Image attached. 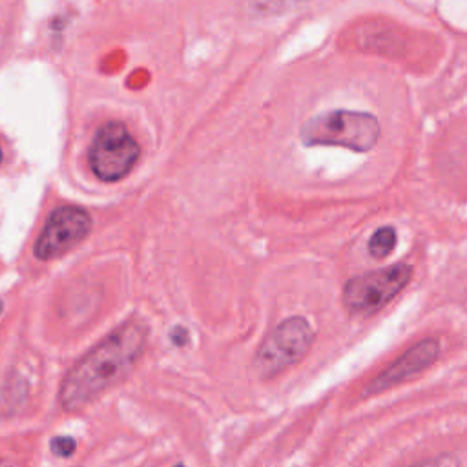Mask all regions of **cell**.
Here are the masks:
<instances>
[{
    "label": "cell",
    "mask_w": 467,
    "mask_h": 467,
    "mask_svg": "<svg viewBox=\"0 0 467 467\" xmlns=\"http://www.w3.org/2000/svg\"><path fill=\"white\" fill-rule=\"evenodd\" d=\"M146 325L128 320L89 349L64 377L59 402L64 411H80L128 378L145 352Z\"/></svg>",
    "instance_id": "cell-1"
},
{
    "label": "cell",
    "mask_w": 467,
    "mask_h": 467,
    "mask_svg": "<svg viewBox=\"0 0 467 467\" xmlns=\"http://www.w3.org/2000/svg\"><path fill=\"white\" fill-rule=\"evenodd\" d=\"M380 134V123L372 114L334 110L309 119L302 128V141L309 146H343L369 152L377 146Z\"/></svg>",
    "instance_id": "cell-2"
},
{
    "label": "cell",
    "mask_w": 467,
    "mask_h": 467,
    "mask_svg": "<svg viewBox=\"0 0 467 467\" xmlns=\"http://www.w3.org/2000/svg\"><path fill=\"white\" fill-rule=\"evenodd\" d=\"M314 343L311 323L302 318H287L272 329L254 354V370L261 380H272L302 361Z\"/></svg>",
    "instance_id": "cell-3"
},
{
    "label": "cell",
    "mask_w": 467,
    "mask_h": 467,
    "mask_svg": "<svg viewBox=\"0 0 467 467\" xmlns=\"http://www.w3.org/2000/svg\"><path fill=\"white\" fill-rule=\"evenodd\" d=\"M411 277L413 268L406 263L356 276L345 284L343 307L352 316L377 314L407 287Z\"/></svg>",
    "instance_id": "cell-4"
},
{
    "label": "cell",
    "mask_w": 467,
    "mask_h": 467,
    "mask_svg": "<svg viewBox=\"0 0 467 467\" xmlns=\"http://www.w3.org/2000/svg\"><path fill=\"white\" fill-rule=\"evenodd\" d=\"M139 155V143L130 130L119 121H110L93 137L88 150V163L98 179L116 182L132 172Z\"/></svg>",
    "instance_id": "cell-5"
},
{
    "label": "cell",
    "mask_w": 467,
    "mask_h": 467,
    "mask_svg": "<svg viewBox=\"0 0 467 467\" xmlns=\"http://www.w3.org/2000/svg\"><path fill=\"white\" fill-rule=\"evenodd\" d=\"M91 232V216L73 205L59 207L48 218L35 243V256L42 261L57 259L73 250Z\"/></svg>",
    "instance_id": "cell-6"
},
{
    "label": "cell",
    "mask_w": 467,
    "mask_h": 467,
    "mask_svg": "<svg viewBox=\"0 0 467 467\" xmlns=\"http://www.w3.org/2000/svg\"><path fill=\"white\" fill-rule=\"evenodd\" d=\"M440 356V341L436 338H425L413 347H409L398 360H395L378 377L372 378L365 389L363 397L382 395L429 369Z\"/></svg>",
    "instance_id": "cell-7"
},
{
    "label": "cell",
    "mask_w": 467,
    "mask_h": 467,
    "mask_svg": "<svg viewBox=\"0 0 467 467\" xmlns=\"http://www.w3.org/2000/svg\"><path fill=\"white\" fill-rule=\"evenodd\" d=\"M397 247V230L393 227H382L369 239V254L377 259L388 257Z\"/></svg>",
    "instance_id": "cell-8"
},
{
    "label": "cell",
    "mask_w": 467,
    "mask_h": 467,
    "mask_svg": "<svg viewBox=\"0 0 467 467\" xmlns=\"http://www.w3.org/2000/svg\"><path fill=\"white\" fill-rule=\"evenodd\" d=\"M53 454L61 456V458H68L75 453L77 449V442L71 438V436H55L50 444Z\"/></svg>",
    "instance_id": "cell-9"
},
{
    "label": "cell",
    "mask_w": 467,
    "mask_h": 467,
    "mask_svg": "<svg viewBox=\"0 0 467 467\" xmlns=\"http://www.w3.org/2000/svg\"><path fill=\"white\" fill-rule=\"evenodd\" d=\"M411 467H462V463L458 460V456H454V454H442V456L420 462L416 465H411Z\"/></svg>",
    "instance_id": "cell-10"
},
{
    "label": "cell",
    "mask_w": 467,
    "mask_h": 467,
    "mask_svg": "<svg viewBox=\"0 0 467 467\" xmlns=\"http://www.w3.org/2000/svg\"><path fill=\"white\" fill-rule=\"evenodd\" d=\"M172 341L177 343V345H186V341H189V338H186V331L184 329H175L173 336H172Z\"/></svg>",
    "instance_id": "cell-11"
},
{
    "label": "cell",
    "mask_w": 467,
    "mask_h": 467,
    "mask_svg": "<svg viewBox=\"0 0 467 467\" xmlns=\"http://www.w3.org/2000/svg\"><path fill=\"white\" fill-rule=\"evenodd\" d=\"M0 467H12L10 463H0Z\"/></svg>",
    "instance_id": "cell-12"
},
{
    "label": "cell",
    "mask_w": 467,
    "mask_h": 467,
    "mask_svg": "<svg viewBox=\"0 0 467 467\" xmlns=\"http://www.w3.org/2000/svg\"><path fill=\"white\" fill-rule=\"evenodd\" d=\"M0 161H3V148H0Z\"/></svg>",
    "instance_id": "cell-13"
},
{
    "label": "cell",
    "mask_w": 467,
    "mask_h": 467,
    "mask_svg": "<svg viewBox=\"0 0 467 467\" xmlns=\"http://www.w3.org/2000/svg\"><path fill=\"white\" fill-rule=\"evenodd\" d=\"M0 311H3V302H0Z\"/></svg>",
    "instance_id": "cell-14"
},
{
    "label": "cell",
    "mask_w": 467,
    "mask_h": 467,
    "mask_svg": "<svg viewBox=\"0 0 467 467\" xmlns=\"http://www.w3.org/2000/svg\"><path fill=\"white\" fill-rule=\"evenodd\" d=\"M175 467H184V465H181V463H179V465H175Z\"/></svg>",
    "instance_id": "cell-15"
}]
</instances>
